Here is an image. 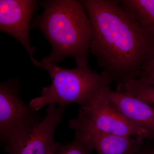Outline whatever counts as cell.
Instances as JSON below:
<instances>
[{
	"instance_id": "7c38bea8",
	"label": "cell",
	"mask_w": 154,
	"mask_h": 154,
	"mask_svg": "<svg viewBox=\"0 0 154 154\" xmlns=\"http://www.w3.org/2000/svg\"><path fill=\"white\" fill-rule=\"evenodd\" d=\"M122 91L143 100L154 107V85H142L136 79L127 83Z\"/></svg>"
},
{
	"instance_id": "52a82bcc",
	"label": "cell",
	"mask_w": 154,
	"mask_h": 154,
	"mask_svg": "<svg viewBox=\"0 0 154 154\" xmlns=\"http://www.w3.org/2000/svg\"><path fill=\"white\" fill-rule=\"evenodd\" d=\"M35 0H1L0 30L19 41L30 55L33 65L35 49L30 44L29 33L33 14L38 8Z\"/></svg>"
},
{
	"instance_id": "277c9868",
	"label": "cell",
	"mask_w": 154,
	"mask_h": 154,
	"mask_svg": "<svg viewBox=\"0 0 154 154\" xmlns=\"http://www.w3.org/2000/svg\"><path fill=\"white\" fill-rule=\"evenodd\" d=\"M17 79L0 84V140L3 148L16 143L40 121L37 112L25 104Z\"/></svg>"
},
{
	"instance_id": "7a4b0ae2",
	"label": "cell",
	"mask_w": 154,
	"mask_h": 154,
	"mask_svg": "<svg viewBox=\"0 0 154 154\" xmlns=\"http://www.w3.org/2000/svg\"><path fill=\"white\" fill-rule=\"evenodd\" d=\"M40 4L43 12L34 17L31 29L41 30L52 47L42 61L57 63L72 57L76 66H89L93 28L82 1L48 0Z\"/></svg>"
},
{
	"instance_id": "5bb4252c",
	"label": "cell",
	"mask_w": 154,
	"mask_h": 154,
	"mask_svg": "<svg viewBox=\"0 0 154 154\" xmlns=\"http://www.w3.org/2000/svg\"><path fill=\"white\" fill-rule=\"evenodd\" d=\"M134 154H151V151L147 149H143L142 147L138 152Z\"/></svg>"
},
{
	"instance_id": "30bf717a",
	"label": "cell",
	"mask_w": 154,
	"mask_h": 154,
	"mask_svg": "<svg viewBox=\"0 0 154 154\" xmlns=\"http://www.w3.org/2000/svg\"><path fill=\"white\" fill-rule=\"evenodd\" d=\"M120 2L140 24L154 29V0H120Z\"/></svg>"
},
{
	"instance_id": "ba28073f",
	"label": "cell",
	"mask_w": 154,
	"mask_h": 154,
	"mask_svg": "<svg viewBox=\"0 0 154 154\" xmlns=\"http://www.w3.org/2000/svg\"><path fill=\"white\" fill-rule=\"evenodd\" d=\"M102 92L111 105L119 113L140 129L148 134V138H154V107L126 92L104 88Z\"/></svg>"
},
{
	"instance_id": "4fadbf2b",
	"label": "cell",
	"mask_w": 154,
	"mask_h": 154,
	"mask_svg": "<svg viewBox=\"0 0 154 154\" xmlns=\"http://www.w3.org/2000/svg\"><path fill=\"white\" fill-rule=\"evenodd\" d=\"M138 82L146 85H154V55L137 79Z\"/></svg>"
},
{
	"instance_id": "8992f818",
	"label": "cell",
	"mask_w": 154,
	"mask_h": 154,
	"mask_svg": "<svg viewBox=\"0 0 154 154\" xmlns=\"http://www.w3.org/2000/svg\"><path fill=\"white\" fill-rule=\"evenodd\" d=\"M64 108L54 104L48 106L47 113L16 143L4 149L8 154H51L62 146L56 142L55 130L62 120Z\"/></svg>"
},
{
	"instance_id": "9a60e30c",
	"label": "cell",
	"mask_w": 154,
	"mask_h": 154,
	"mask_svg": "<svg viewBox=\"0 0 154 154\" xmlns=\"http://www.w3.org/2000/svg\"><path fill=\"white\" fill-rule=\"evenodd\" d=\"M151 154H154V148L152 149V150H151Z\"/></svg>"
},
{
	"instance_id": "8fae6325",
	"label": "cell",
	"mask_w": 154,
	"mask_h": 154,
	"mask_svg": "<svg viewBox=\"0 0 154 154\" xmlns=\"http://www.w3.org/2000/svg\"><path fill=\"white\" fill-rule=\"evenodd\" d=\"M94 142L88 135L75 131L74 140L63 145L58 150L51 154H92Z\"/></svg>"
},
{
	"instance_id": "5b68a950",
	"label": "cell",
	"mask_w": 154,
	"mask_h": 154,
	"mask_svg": "<svg viewBox=\"0 0 154 154\" xmlns=\"http://www.w3.org/2000/svg\"><path fill=\"white\" fill-rule=\"evenodd\" d=\"M102 90L80 107L76 118L69 121V127L75 131L148 138L145 131L134 125L111 105Z\"/></svg>"
},
{
	"instance_id": "9c48e42d",
	"label": "cell",
	"mask_w": 154,
	"mask_h": 154,
	"mask_svg": "<svg viewBox=\"0 0 154 154\" xmlns=\"http://www.w3.org/2000/svg\"><path fill=\"white\" fill-rule=\"evenodd\" d=\"M93 140L94 149L98 154H134L142 147L144 136H129L84 132Z\"/></svg>"
},
{
	"instance_id": "3957f363",
	"label": "cell",
	"mask_w": 154,
	"mask_h": 154,
	"mask_svg": "<svg viewBox=\"0 0 154 154\" xmlns=\"http://www.w3.org/2000/svg\"><path fill=\"white\" fill-rule=\"evenodd\" d=\"M35 66L47 71L52 82L48 87L42 88L40 96L30 101L29 106L36 111L52 104L65 108L75 103L81 107L112 82L104 72H97L89 66L68 69L56 63L37 61Z\"/></svg>"
},
{
	"instance_id": "6da1fadb",
	"label": "cell",
	"mask_w": 154,
	"mask_h": 154,
	"mask_svg": "<svg viewBox=\"0 0 154 154\" xmlns=\"http://www.w3.org/2000/svg\"><path fill=\"white\" fill-rule=\"evenodd\" d=\"M93 35L90 53L122 92L154 55V29L144 27L118 0H82Z\"/></svg>"
}]
</instances>
